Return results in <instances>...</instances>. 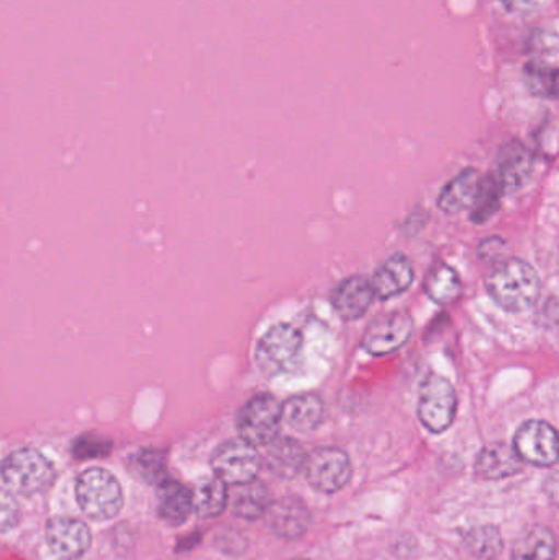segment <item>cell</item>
Masks as SVG:
<instances>
[{
	"instance_id": "cell-1",
	"label": "cell",
	"mask_w": 559,
	"mask_h": 560,
	"mask_svg": "<svg viewBox=\"0 0 559 560\" xmlns=\"http://www.w3.org/2000/svg\"><path fill=\"white\" fill-rule=\"evenodd\" d=\"M491 299L505 312L519 313L531 308L540 295V276L524 259L511 258L499 262L486 279Z\"/></svg>"
},
{
	"instance_id": "cell-2",
	"label": "cell",
	"mask_w": 559,
	"mask_h": 560,
	"mask_svg": "<svg viewBox=\"0 0 559 560\" xmlns=\"http://www.w3.org/2000/svg\"><path fill=\"white\" fill-rule=\"evenodd\" d=\"M53 464L33 447L13 451L2 463L3 489L13 495H35L51 486Z\"/></svg>"
},
{
	"instance_id": "cell-3",
	"label": "cell",
	"mask_w": 559,
	"mask_h": 560,
	"mask_svg": "<svg viewBox=\"0 0 559 560\" xmlns=\"http://www.w3.org/2000/svg\"><path fill=\"white\" fill-rule=\"evenodd\" d=\"M75 495L82 512L95 522L114 518L124 506L120 483L101 467H91L78 477Z\"/></svg>"
},
{
	"instance_id": "cell-4",
	"label": "cell",
	"mask_w": 559,
	"mask_h": 560,
	"mask_svg": "<svg viewBox=\"0 0 559 560\" xmlns=\"http://www.w3.org/2000/svg\"><path fill=\"white\" fill-rule=\"evenodd\" d=\"M302 349V332L288 323L271 326L259 339L256 365L268 377L284 374L298 362Z\"/></svg>"
},
{
	"instance_id": "cell-5",
	"label": "cell",
	"mask_w": 559,
	"mask_h": 560,
	"mask_svg": "<svg viewBox=\"0 0 559 560\" xmlns=\"http://www.w3.org/2000/svg\"><path fill=\"white\" fill-rule=\"evenodd\" d=\"M282 404L271 394H259L243 405L236 417L240 438L253 446H268L278 438Z\"/></svg>"
},
{
	"instance_id": "cell-6",
	"label": "cell",
	"mask_w": 559,
	"mask_h": 560,
	"mask_svg": "<svg viewBox=\"0 0 559 560\" xmlns=\"http://www.w3.org/2000/svg\"><path fill=\"white\" fill-rule=\"evenodd\" d=\"M458 397L449 378L430 374L420 388L419 420L430 433H445L456 417Z\"/></svg>"
},
{
	"instance_id": "cell-7",
	"label": "cell",
	"mask_w": 559,
	"mask_h": 560,
	"mask_svg": "<svg viewBox=\"0 0 559 560\" xmlns=\"http://www.w3.org/2000/svg\"><path fill=\"white\" fill-rule=\"evenodd\" d=\"M259 467H261V459L256 446L243 438L220 444L212 456L213 472L230 486L252 482L258 476Z\"/></svg>"
},
{
	"instance_id": "cell-8",
	"label": "cell",
	"mask_w": 559,
	"mask_h": 560,
	"mask_svg": "<svg viewBox=\"0 0 559 560\" xmlns=\"http://www.w3.org/2000/svg\"><path fill=\"white\" fill-rule=\"evenodd\" d=\"M304 470L308 483L324 493L338 492L351 479L350 457L338 447H318L312 451Z\"/></svg>"
},
{
	"instance_id": "cell-9",
	"label": "cell",
	"mask_w": 559,
	"mask_h": 560,
	"mask_svg": "<svg viewBox=\"0 0 559 560\" xmlns=\"http://www.w3.org/2000/svg\"><path fill=\"white\" fill-rule=\"evenodd\" d=\"M414 332V319L407 312H393L377 316L366 331L361 346L371 355H387L399 351L409 342Z\"/></svg>"
},
{
	"instance_id": "cell-10",
	"label": "cell",
	"mask_w": 559,
	"mask_h": 560,
	"mask_svg": "<svg viewBox=\"0 0 559 560\" xmlns=\"http://www.w3.org/2000/svg\"><path fill=\"white\" fill-rule=\"evenodd\" d=\"M514 447L525 463L551 467L559 460V434L547 421L532 420L515 433Z\"/></svg>"
},
{
	"instance_id": "cell-11",
	"label": "cell",
	"mask_w": 559,
	"mask_h": 560,
	"mask_svg": "<svg viewBox=\"0 0 559 560\" xmlns=\"http://www.w3.org/2000/svg\"><path fill=\"white\" fill-rule=\"evenodd\" d=\"M46 542L56 558L78 560L91 548L92 536L85 523L58 516L49 520L46 526Z\"/></svg>"
},
{
	"instance_id": "cell-12",
	"label": "cell",
	"mask_w": 559,
	"mask_h": 560,
	"mask_svg": "<svg viewBox=\"0 0 559 560\" xmlns=\"http://www.w3.org/2000/svg\"><path fill=\"white\" fill-rule=\"evenodd\" d=\"M534 173V158L521 141H511L502 147L498 158L499 186L504 194L517 192L524 189Z\"/></svg>"
},
{
	"instance_id": "cell-13",
	"label": "cell",
	"mask_w": 559,
	"mask_h": 560,
	"mask_svg": "<svg viewBox=\"0 0 559 560\" xmlns=\"http://www.w3.org/2000/svg\"><path fill=\"white\" fill-rule=\"evenodd\" d=\"M374 296L376 292L373 283L361 276H353L338 283L337 289L331 293V305L341 318L354 322L366 315L368 310L373 305Z\"/></svg>"
},
{
	"instance_id": "cell-14",
	"label": "cell",
	"mask_w": 559,
	"mask_h": 560,
	"mask_svg": "<svg viewBox=\"0 0 559 560\" xmlns=\"http://www.w3.org/2000/svg\"><path fill=\"white\" fill-rule=\"evenodd\" d=\"M414 276L412 261L403 253H396L377 268L371 283L377 299L389 300L406 292L414 282Z\"/></svg>"
},
{
	"instance_id": "cell-15",
	"label": "cell",
	"mask_w": 559,
	"mask_h": 560,
	"mask_svg": "<svg viewBox=\"0 0 559 560\" xmlns=\"http://www.w3.org/2000/svg\"><path fill=\"white\" fill-rule=\"evenodd\" d=\"M476 476L482 480H502L522 470V459L515 447L492 443L482 447L476 457Z\"/></svg>"
},
{
	"instance_id": "cell-16",
	"label": "cell",
	"mask_w": 559,
	"mask_h": 560,
	"mask_svg": "<svg viewBox=\"0 0 559 560\" xmlns=\"http://www.w3.org/2000/svg\"><path fill=\"white\" fill-rule=\"evenodd\" d=\"M482 180H485V177L473 167L462 171L452 183L446 184L445 189L442 190L439 200H436V206L445 213L471 210L476 200H478L479 192H481Z\"/></svg>"
},
{
	"instance_id": "cell-17",
	"label": "cell",
	"mask_w": 559,
	"mask_h": 560,
	"mask_svg": "<svg viewBox=\"0 0 559 560\" xmlns=\"http://www.w3.org/2000/svg\"><path fill=\"white\" fill-rule=\"evenodd\" d=\"M268 515L269 526L281 538H301L311 526V513L307 506L295 497H286L272 503Z\"/></svg>"
},
{
	"instance_id": "cell-18",
	"label": "cell",
	"mask_w": 559,
	"mask_h": 560,
	"mask_svg": "<svg viewBox=\"0 0 559 560\" xmlns=\"http://www.w3.org/2000/svg\"><path fill=\"white\" fill-rule=\"evenodd\" d=\"M230 506L233 515L243 520H258L271 510V492L265 483L259 480L238 483L230 492Z\"/></svg>"
},
{
	"instance_id": "cell-19",
	"label": "cell",
	"mask_w": 559,
	"mask_h": 560,
	"mask_svg": "<svg viewBox=\"0 0 559 560\" xmlns=\"http://www.w3.org/2000/svg\"><path fill=\"white\" fill-rule=\"evenodd\" d=\"M307 454L292 438H276L266 446V464L281 479H292L305 469Z\"/></svg>"
},
{
	"instance_id": "cell-20",
	"label": "cell",
	"mask_w": 559,
	"mask_h": 560,
	"mask_svg": "<svg viewBox=\"0 0 559 560\" xmlns=\"http://www.w3.org/2000/svg\"><path fill=\"white\" fill-rule=\"evenodd\" d=\"M324 401L318 395L304 394L282 405V420L299 433H312L324 421Z\"/></svg>"
},
{
	"instance_id": "cell-21",
	"label": "cell",
	"mask_w": 559,
	"mask_h": 560,
	"mask_svg": "<svg viewBox=\"0 0 559 560\" xmlns=\"http://www.w3.org/2000/svg\"><path fill=\"white\" fill-rule=\"evenodd\" d=\"M194 512V492L183 483L164 480L158 486V513L170 525L179 526Z\"/></svg>"
},
{
	"instance_id": "cell-22",
	"label": "cell",
	"mask_w": 559,
	"mask_h": 560,
	"mask_svg": "<svg viewBox=\"0 0 559 560\" xmlns=\"http://www.w3.org/2000/svg\"><path fill=\"white\" fill-rule=\"evenodd\" d=\"M557 539L545 526H532L515 542L514 560H555Z\"/></svg>"
},
{
	"instance_id": "cell-23",
	"label": "cell",
	"mask_w": 559,
	"mask_h": 560,
	"mask_svg": "<svg viewBox=\"0 0 559 560\" xmlns=\"http://www.w3.org/2000/svg\"><path fill=\"white\" fill-rule=\"evenodd\" d=\"M230 502V492L226 483L219 477H210L197 483L194 490V512L200 518H213L225 510Z\"/></svg>"
},
{
	"instance_id": "cell-24",
	"label": "cell",
	"mask_w": 559,
	"mask_h": 560,
	"mask_svg": "<svg viewBox=\"0 0 559 560\" xmlns=\"http://www.w3.org/2000/svg\"><path fill=\"white\" fill-rule=\"evenodd\" d=\"M426 292L439 305H450L462 296V278L449 265L435 266L426 278Z\"/></svg>"
},
{
	"instance_id": "cell-25",
	"label": "cell",
	"mask_w": 559,
	"mask_h": 560,
	"mask_svg": "<svg viewBox=\"0 0 559 560\" xmlns=\"http://www.w3.org/2000/svg\"><path fill=\"white\" fill-rule=\"evenodd\" d=\"M528 91L537 97L550 98L559 94V71L544 61H531L524 68Z\"/></svg>"
},
{
	"instance_id": "cell-26",
	"label": "cell",
	"mask_w": 559,
	"mask_h": 560,
	"mask_svg": "<svg viewBox=\"0 0 559 560\" xmlns=\"http://www.w3.org/2000/svg\"><path fill=\"white\" fill-rule=\"evenodd\" d=\"M502 194H504V190L501 189L496 177H485L481 192H479L478 200L471 209L473 222L486 223L489 219H492L501 207Z\"/></svg>"
},
{
	"instance_id": "cell-27",
	"label": "cell",
	"mask_w": 559,
	"mask_h": 560,
	"mask_svg": "<svg viewBox=\"0 0 559 560\" xmlns=\"http://www.w3.org/2000/svg\"><path fill=\"white\" fill-rule=\"evenodd\" d=\"M466 541L478 558L494 559L502 549L501 535L494 526H481V528L473 529L466 536Z\"/></svg>"
},
{
	"instance_id": "cell-28",
	"label": "cell",
	"mask_w": 559,
	"mask_h": 560,
	"mask_svg": "<svg viewBox=\"0 0 559 560\" xmlns=\"http://www.w3.org/2000/svg\"><path fill=\"white\" fill-rule=\"evenodd\" d=\"M137 472L140 474L141 479L158 483V486L166 480L164 479L163 459L160 454L151 453V451H144L137 457Z\"/></svg>"
},
{
	"instance_id": "cell-29",
	"label": "cell",
	"mask_w": 559,
	"mask_h": 560,
	"mask_svg": "<svg viewBox=\"0 0 559 560\" xmlns=\"http://www.w3.org/2000/svg\"><path fill=\"white\" fill-rule=\"evenodd\" d=\"M501 2L508 12L531 15V13H537L545 9L550 0H501Z\"/></svg>"
},
{
	"instance_id": "cell-30",
	"label": "cell",
	"mask_w": 559,
	"mask_h": 560,
	"mask_svg": "<svg viewBox=\"0 0 559 560\" xmlns=\"http://www.w3.org/2000/svg\"><path fill=\"white\" fill-rule=\"evenodd\" d=\"M105 453H107L105 443L104 441H98L97 438H81L74 446V454L81 457V459L102 456Z\"/></svg>"
},
{
	"instance_id": "cell-31",
	"label": "cell",
	"mask_w": 559,
	"mask_h": 560,
	"mask_svg": "<svg viewBox=\"0 0 559 560\" xmlns=\"http://www.w3.org/2000/svg\"><path fill=\"white\" fill-rule=\"evenodd\" d=\"M19 520V505H16L13 493L3 489L2 492V532H9L12 526L16 525Z\"/></svg>"
},
{
	"instance_id": "cell-32",
	"label": "cell",
	"mask_w": 559,
	"mask_h": 560,
	"mask_svg": "<svg viewBox=\"0 0 559 560\" xmlns=\"http://www.w3.org/2000/svg\"><path fill=\"white\" fill-rule=\"evenodd\" d=\"M504 248V240L501 238H488L481 243L479 246L478 253L482 259H488V261H492V258L499 255Z\"/></svg>"
},
{
	"instance_id": "cell-33",
	"label": "cell",
	"mask_w": 559,
	"mask_h": 560,
	"mask_svg": "<svg viewBox=\"0 0 559 560\" xmlns=\"http://www.w3.org/2000/svg\"><path fill=\"white\" fill-rule=\"evenodd\" d=\"M545 492L550 497L551 502L559 506V472L548 477L545 482Z\"/></svg>"
},
{
	"instance_id": "cell-34",
	"label": "cell",
	"mask_w": 559,
	"mask_h": 560,
	"mask_svg": "<svg viewBox=\"0 0 559 560\" xmlns=\"http://www.w3.org/2000/svg\"><path fill=\"white\" fill-rule=\"evenodd\" d=\"M295 560H308V559H295Z\"/></svg>"
}]
</instances>
